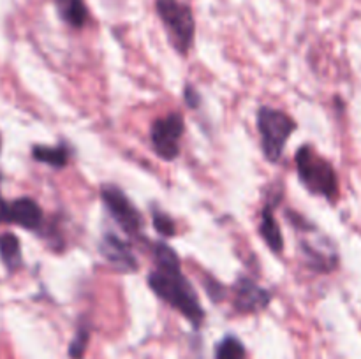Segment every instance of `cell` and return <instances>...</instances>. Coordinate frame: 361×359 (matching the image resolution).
I'll list each match as a JSON object with an SVG mask.
<instances>
[{"label": "cell", "instance_id": "obj_1", "mask_svg": "<svg viewBox=\"0 0 361 359\" xmlns=\"http://www.w3.org/2000/svg\"><path fill=\"white\" fill-rule=\"evenodd\" d=\"M148 285L154 289L159 298L169 303L175 310H178L194 326H200L203 322L204 310L201 306L200 298L194 292L192 285L182 275V270L157 267L148 275Z\"/></svg>", "mask_w": 361, "mask_h": 359}, {"label": "cell", "instance_id": "obj_2", "mask_svg": "<svg viewBox=\"0 0 361 359\" xmlns=\"http://www.w3.org/2000/svg\"><path fill=\"white\" fill-rule=\"evenodd\" d=\"M296 169L303 185L316 196L335 199L337 196V175L330 162L316 153L310 146H302L296 153Z\"/></svg>", "mask_w": 361, "mask_h": 359}, {"label": "cell", "instance_id": "obj_3", "mask_svg": "<svg viewBox=\"0 0 361 359\" xmlns=\"http://www.w3.org/2000/svg\"><path fill=\"white\" fill-rule=\"evenodd\" d=\"M257 129L261 134L264 157L270 162H279L289 136L296 129V123L279 109L261 108L257 113Z\"/></svg>", "mask_w": 361, "mask_h": 359}, {"label": "cell", "instance_id": "obj_4", "mask_svg": "<svg viewBox=\"0 0 361 359\" xmlns=\"http://www.w3.org/2000/svg\"><path fill=\"white\" fill-rule=\"evenodd\" d=\"M155 7H157L159 16L168 30L169 41L173 42L176 51L185 55L192 46L194 32H196L190 7L178 0H157Z\"/></svg>", "mask_w": 361, "mask_h": 359}, {"label": "cell", "instance_id": "obj_5", "mask_svg": "<svg viewBox=\"0 0 361 359\" xmlns=\"http://www.w3.org/2000/svg\"><path fill=\"white\" fill-rule=\"evenodd\" d=\"M183 116L180 113H171L166 118L155 120L150 129L152 146L155 153L164 160H175L180 153V139H182Z\"/></svg>", "mask_w": 361, "mask_h": 359}, {"label": "cell", "instance_id": "obj_6", "mask_svg": "<svg viewBox=\"0 0 361 359\" xmlns=\"http://www.w3.org/2000/svg\"><path fill=\"white\" fill-rule=\"evenodd\" d=\"M102 203L106 204L108 211L111 213V217L118 222L120 227L130 236H136L141 231V225H143V218H141L140 211L134 208V204L130 203L129 197L115 185H104L101 190Z\"/></svg>", "mask_w": 361, "mask_h": 359}, {"label": "cell", "instance_id": "obj_7", "mask_svg": "<svg viewBox=\"0 0 361 359\" xmlns=\"http://www.w3.org/2000/svg\"><path fill=\"white\" fill-rule=\"evenodd\" d=\"M235 296L236 310L243 313L259 312V310L267 308L271 299L270 292L264 291L256 282L245 277H240L238 282H236Z\"/></svg>", "mask_w": 361, "mask_h": 359}, {"label": "cell", "instance_id": "obj_8", "mask_svg": "<svg viewBox=\"0 0 361 359\" xmlns=\"http://www.w3.org/2000/svg\"><path fill=\"white\" fill-rule=\"evenodd\" d=\"M101 253L109 264L122 271H134L137 267L136 257L133 250L123 239L116 238V234H106L101 243Z\"/></svg>", "mask_w": 361, "mask_h": 359}, {"label": "cell", "instance_id": "obj_9", "mask_svg": "<svg viewBox=\"0 0 361 359\" xmlns=\"http://www.w3.org/2000/svg\"><path fill=\"white\" fill-rule=\"evenodd\" d=\"M7 222L23 229H37L42 224V211L30 197H20L7 206Z\"/></svg>", "mask_w": 361, "mask_h": 359}, {"label": "cell", "instance_id": "obj_10", "mask_svg": "<svg viewBox=\"0 0 361 359\" xmlns=\"http://www.w3.org/2000/svg\"><path fill=\"white\" fill-rule=\"evenodd\" d=\"M259 232L263 236V239L267 241V245L270 246L274 252L281 253L284 248V238H282L281 227H279L277 220L274 217V211L270 206H264L261 211V224H259Z\"/></svg>", "mask_w": 361, "mask_h": 359}, {"label": "cell", "instance_id": "obj_11", "mask_svg": "<svg viewBox=\"0 0 361 359\" xmlns=\"http://www.w3.org/2000/svg\"><path fill=\"white\" fill-rule=\"evenodd\" d=\"M60 18L74 28H81L88 20V9L83 0H55Z\"/></svg>", "mask_w": 361, "mask_h": 359}, {"label": "cell", "instance_id": "obj_12", "mask_svg": "<svg viewBox=\"0 0 361 359\" xmlns=\"http://www.w3.org/2000/svg\"><path fill=\"white\" fill-rule=\"evenodd\" d=\"M0 259L9 271H16L21 266L20 239L11 232L0 234Z\"/></svg>", "mask_w": 361, "mask_h": 359}, {"label": "cell", "instance_id": "obj_13", "mask_svg": "<svg viewBox=\"0 0 361 359\" xmlns=\"http://www.w3.org/2000/svg\"><path fill=\"white\" fill-rule=\"evenodd\" d=\"M32 157L56 169H62L67 164V150L63 146H34Z\"/></svg>", "mask_w": 361, "mask_h": 359}, {"label": "cell", "instance_id": "obj_14", "mask_svg": "<svg viewBox=\"0 0 361 359\" xmlns=\"http://www.w3.org/2000/svg\"><path fill=\"white\" fill-rule=\"evenodd\" d=\"M154 259L157 267H162V270H182L176 252L166 243H154Z\"/></svg>", "mask_w": 361, "mask_h": 359}, {"label": "cell", "instance_id": "obj_15", "mask_svg": "<svg viewBox=\"0 0 361 359\" xmlns=\"http://www.w3.org/2000/svg\"><path fill=\"white\" fill-rule=\"evenodd\" d=\"M215 359H245V347L235 336H226L215 351Z\"/></svg>", "mask_w": 361, "mask_h": 359}, {"label": "cell", "instance_id": "obj_16", "mask_svg": "<svg viewBox=\"0 0 361 359\" xmlns=\"http://www.w3.org/2000/svg\"><path fill=\"white\" fill-rule=\"evenodd\" d=\"M152 222H154V227L159 234L168 236V238L169 236H175V222H173V218L169 217V215H166L164 211L154 208V211H152Z\"/></svg>", "mask_w": 361, "mask_h": 359}, {"label": "cell", "instance_id": "obj_17", "mask_svg": "<svg viewBox=\"0 0 361 359\" xmlns=\"http://www.w3.org/2000/svg\"><path fill=\"white\" fill-rule=\"evenodd\" d=\"M87 344H88V329L87 327H81V329L76 333V336H74V340L71 341V345H69L71 358L73 359L83 358Z\"/></svg>", "mask_w": 361, "mask_h": 359}, {"label": "cell", "instance_id": "obj_18", "mask_svg": "<svg viewBox=\"0 0 361 359\" xmlns=\"http://www.w3.org/2000/svg\"><path fill=\"white\" fill-rule=\"evenodd\" d=\"M185 102L190 108H197V104H200V95H197V92L192 87L185 88Z\"/></svg>", "mask_w": 361, "mask_h": 359}, {"label": "cell", "instance_id": "obj_19", "mask_svg": "<svg viewBox=\"0 0 361 359\" xmlns=\"http://www.w3.org/2000/svg\"><path fill=\"white\" fill-rule=\"evenodd\" d=\"M7 206H9V204H7L6 201H4V197L0 196V224H2V222H7Z\"/></svg>", "mask_w": 361, "mask_h": 359}, {"label": "cell", "instance_id": "obj_20", "mask_svg": "<svg viewBox=\"0 0 361 359\" xmlns=\"http://www.w3.org/2000/svg\"><path fill=\"white\" fill-rule=\"evenodd\" d=\"M0 148H2V139H0Z\"/></svg>", "mask_w": 361, "mask_h": 359}]
</instances>
